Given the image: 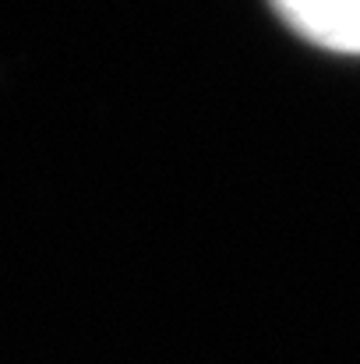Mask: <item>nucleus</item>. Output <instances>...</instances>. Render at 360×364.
I'll return each instance as SVG.
<instances>
[{
    "label": "nucleus",
    "instance_id": "1",
    "mask_svg": "<svg viewBox=\"0 0 360 364\" xmlns=\"http://www.w3.org/2000/svg\"><path fill=\"white\" fill-rule=\"evenodd\" d=\"M283 21L332 53H360V0H272Z\"/></svg>",
    "mask_w": 360,
    "mask_h": 364
}]
</instances>
